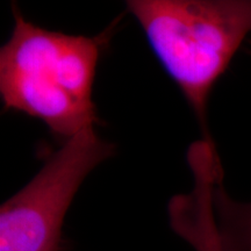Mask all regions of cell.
Segmentation results:
<instances>
[{
	"instance_id": "obj_2",
	"label": "cell",
	"mask_w": 251,
	"mask_h": 251,
	"mask_svg": "<svg viewBox=\"0 0 251 251\" xmlns=\"http://www.w3.org/2000/svg\"><path fill=\"white\" fill-rule=\"evenodd\" d=\"M163 68L200 122L203 141L212 89L251 33V0H130Z\"/></svg>"
},
{
	"instance_id": "obj_5",
	"label": "cell",
	"mask_w": 251,
	"mask_h": 251,
	"mask_svg": "<svg viewBox=\"0 0 251 251\" xmlns=\"http://www.w3.org/2000/svg\"><path fill=\"white\" fill-rule=\"evenodd\" d=\"M224 172L213 188V208L222 251H251V201H236L226 192Z\"/></svg>"
},
{
	"instance_id": "obj_1",
	"label": "cell",
	"mask_w": 251,
	"mask_h": 251,
	"mask_svg": "<svg viewBox=\"0 0 251 251\" xmlns=\"http://www.w3.org/2000/svg\"><path fill=\"white\" fill-rule=\"evenodd\" d=\"M13 17L12 35L0 50L5 107L39 119L65 141L94 127L98 37L47 30L27 21L17 6Z\"/></svg>"
},
{
	"instance_id": "obj_4",
	"label": "cell",
	"mask_w": 251,
	"mask_h": 251,
	"mask_svg": "<svg viewBox=\"0 0 251 251\" xmlns=\"http://www.w3.org/2000/svg\"><path fill=\"white\" fill-rule=\"evenodd\" d=\"M187 161L194 186L191 192L170 200V226L196 251H222L213 208V188L224 172L219 155L214 146L201 140L191 144Z\"/></svg>"
},
{
	"instance_id": "obj_3",
	"label": "cell",
	"mask_w": 251,
	"mask_h": 251,
	"mask_svg": "<svg viewBox=\"0 0 251 251\" xmlns=\"http://www.w3.org/2000/svg\"><path fill=\"white\" fill-rule=\"evenodd\" d=\"M94 127L65 141L31 179L0 208V251H64L63 222L91 171L114 155Z\"/></svg>"
}]
</instances>
